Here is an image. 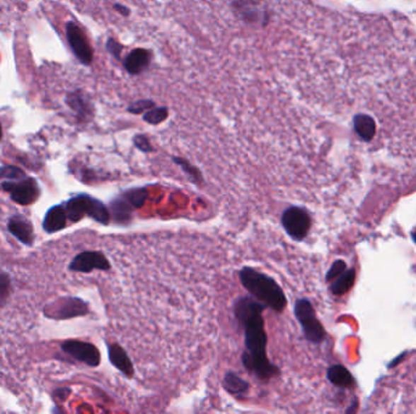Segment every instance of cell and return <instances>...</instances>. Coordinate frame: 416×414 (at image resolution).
Masks as SVG:
<instances>
[{
  "label": "cell",
  "instance_id": "1",
  "mask_svg": "<svg viewBox=\"0 0 416 414\" xmlns=\"http://www.w3.org/2000/svg\"><path fill=\"white\" fill-rule=\"evenodd\" d=\"M267 305L255 298L243 297L235 302L234 314L245 333V353L241 361L248 372L258 379L268 380L280 376V369L267 355L268 337L263 312Z\"/></svg>",
  "mask_w": 416,
  "mask_h": 414
},
{
  "label": "cell",
  "instance_id": "2",
  "mask_svg": "<svg viewBox=\"0 0 416 414\" xmlns=\"http://www.w3.org/2000/svg\"><path fill=\"white\" fill-rule=\"evenodd\" d=\"M243 288L258 302H263L268 309L282 312L287 307V295L280 285L272 277L251 266H245L238 272Z\"/></svg>",
  "mask_w": 416,
  "mask_h": 414
},
{
  "label": "cell",
  "instance_id": "3",
  "mask_svg": "<svg viewBox=\"0 0 416 414\" xmlns=\"http://www.w3.org/2000/svg\"><path fill=\"white\" fill-rule=\"evenodd\" d=\"M65 211L71 223H79L86 215L101 225L110 224L111 221L109 208L89 194H77L69 199L65 203Z\"/></svg>",
  "mask_w": 416,
  "mask_h": 414
},
{
  "label": "cell",
  "instance_id": "4",
  "mask_svg": "<svg viewBox=\"0 0 416 414\" xmlns=\"http://www.w3.org/2000/svg\"><path fill=\"white\" fill-rule=\"evenodd\" d=\"M295 317L302 328V333L306 341L312 344H320L326 337V332L320 321L317 317L316 310L311 300L307 298H299L296 300L294 307Z\"/></svg>",
  "mask_w": 416,
  "mask_h": 414
},
{
  "label": "cell",
  "instance_id": "5",
  "mask_svg": "<svg viewBox=\"0 0 416 414\" xmlns=\"http://www.w3.org/2000/svg\"><path fill=\"white\" fill-rule=\"evenodd\" d=\"M282 225L294 241L301 242L307 237L312 226V219L306 208L292 206L282 213Z\"/></svg>",
  "mask_w": 416,
  "mask_h": 414
},
{
  "label": "cell",
  "instance_id": "6",
  "mask_svg": "<svg viewBox=\"0 0 416 414\" xmlns=\"http://www.w3.org/2000/svg\"><path fill=\"white\" fill-rule=\"evenodd\" d=\"M231 8L241 21L265 27L269 21V13L263 0H233Z\"/></svg>",
  "mask_w": 416,
  "mask_h": 414
},
{
  "label": "cell",
  "instance_id": "7",
  "mask_svg": "<svg viewBox=\"0 0 416 414\" xmlns=\"http://www.w3.org/2000/svg\"><path fill=\"white\" fill-rule=\"evenodd\" d=\"M0 187L10 194L13 202L20 206H28L40 197V186L33 177H25L16 182H4Z\"/></svg>",
  "mask_w": 416,
  "mask_h": 414
},
{
  "label": "cell",
  "instance_id": "8",
  "mask_svg": "<svg viewBox=\"0 0 416 414\" xmlns=\"http://www.w3.org/2000/svg\"><path fill=\"white\" fill-rule=\"evenodd\" d=\"M66 35L74 57H77L83 65L91 66L94 60V52L82 28L74 22H67Z\"/></svg>",
  "mask_w": 416,
  "mask_h": 414
},
{
  "label": "cell",
  "instance_id": "9",
  "mask_svg": "<svg viewBox=\"0 0 416 414\" xmlns=\"http://www.w3.org/2000/svg\"><path fill=\"white\" fill-rule=\"evenodd\" d=\"M87 302L79 298H62L49 304L44 309V314L55 319H74L88 314Z\"/></svg>",
  "mask_w": 416,
  "mask_h": 414
},
{
  "label": "cell",
  "instance_id": "10",
  "mask_svg": "<svg viewBox=\"0 0 416 414\" xmlns=\"http://www.w3.org/2000/svg\"><path fill=\"white\" fill-rule=\"evenodd\" d=\"M66 354L89 367H98L101 362L100 351L94 344L81 341H67L61 345Z\"/></svg>",
  "mask_w": 416,
  "mask_h": 414
},
{
  "label": "cell",
  "instance_id": "11",
  "mask_svg": "<svg viewBox=\"0 0 416 414\" xmlns=\"http://www.w3.org/2000/svg\"><path fill=\"white\" fill-rule=\"evenodd\" d=\"M69 268L71 271L83 272V273H88L93 270L109 271L111 264L100 252H83L77 256H74V260L69 264Z\"/></svg>",
  "mask_w": 416,
  "mask_h": 414
},
{
  "label": "cell",
  "instance_id": "12",
  "mask_svg": "<svg viewBox=\"0 0 416 414\" xmlns=\"http://www.w3.org/2000/svg\"><path fill=\"white\" fill-rule=\"evenodd\" d=\"M66 104L76 113L79 121L87 122L91 119L94 108L91 100L82 90H74L69 93L66 97Z\"/></svg>",
  "mask_w": 416,
  "mask_h": 414
},
{
  "label": "cell",
  "instance_id": "13",
  "mask_svg": "<svg viewBox=\"0 0 416 414\" xmlns=\"http://www.w3.org/2000/svg\"><path fill=\"white\" fill-rule=\"evenodd\" d=\"M8 230H9V232L13 235V237L18 238V241L23 243V244H26V246L33 244V241H35L33 226L25 216H13L8 223Z\"/></svg>",
  "mask_w": 416,
  "mask_h": 414
},
{
  "label": "cell",
  "instance_id": "14",
  "mask_svg": "<svg viewBox=\"0 0 416 414\" xmlns=\"http://www.w3.org/2000/svg\"><path fill=\"white\" fill-rule=\"evenodd\" d=\"M151 62V52L146 49H134L128 54L126 60L123 61V66L128 73L137 76L148 69Z\"/></svg>",
  "mask_w": 416,
  "mask_h": 414
},
{
  "label": "cell",
  "instance_id": "15",
  "mask_svg": "<svg viewBox=\"0 0 416 414\" xmlns=\"http://www.w3.org/2000/svg\"><path fill=\"white\" fill-rule=\"evenodd\" d=\"M109 211L113 223L117 225H128L132 221L135 209L122 194H120L110 203Z\"/></svg>",
  "mask_w": 416,
  "mask_h": 414
},
{
  "label": "cell",
  "instance_id": "16",
  "mask_svg": "<svg viewBox=\"0 0 416 414\" xmlns=\"http://www.w3.org/2000/svg\"><path fill=\"white\" fill-rule=\"evenodd\" d=\"M109 360L113 366L117 368L118 371L122 372L127 378H133L134 377V366L130 360L129 356L118 344H110L109 345Z\"/></svg>",
  "mask_w": 416,
  "mask_h": 414
},
{
  "label": "cell",
  "instance_id": "17",
  "mask_svg": "<svg viewBox=\"0 0 416 414\" xmlns=\"http://www.w3.org/2000/svg\"><path fill=\"white\" fill-rule=\"evenodd\" d=\"M67 214L64 206H54L50 208L43 220V229L47 233H55L65 227L67 224Z\"/></svg>",
  "mask_w": 416,
  "mask_h": 414
},
{
  "label": "cell",
  "instance_id": "18",
  "mask_svg": "<svg viewBox=\"0 0 416 414\" xmlns=\"http://www.w3.org/2000/svg\"><path fill=\"white\" fill-rule=\"evenodd\" d=\"M353 126L357 135L365 143L371 141L376 135V123L368 114H357L353 119Z\"/></svg>",
  "mask_w": 416,
  "mask_h": 414
},
{
  "label": "cell",
  "instance_id": "19",
  "mask_svg": "<svg viewBox=\"0 0 416 414\" xmlns=\"http://www.w3.org/2000/svg\"><path fill=\"white\" fill-rule=\"evenodd\" d=\"M328 379L331 384L341 389L352 388L354 385V379L349 371L342 365H333L328 369Z\"/></svg>",
  "mask_w": 416,
  "mask_h": 414
},
{
  "label": "cell",
  "instance_id": "20",
  "mask_svg": "<svg viewBox=\"0 0 416 414\" xmlns=\"http://www.w3.org/2000/svg\"><path fill=\"white\" fill-rule=\"evenodd\" d=\"M223 386L228 393L234 396H243L250 391V384L241 377H238L235 372L226 373L223 378Z\"/></svg>",
  "mask_w": 416,
  "mask_h": 414
},
{
  "label": "cell",
  "instance_id": "21",
  "mask_svg": "<svg viewBox=\"0 0 416 414\" xmlns=\"http://www.w3.org/2000/svg\"><path fill=\"white\" fill-rule=\"evenodd\" d=\"M353 280H354V271L352 268L351 270L347 268L341 276H338L336 280L331 282L330 290L335 295H342V294L349 290L352 285H353Z\"/></svg>",
  "mask_w": 416,
  "mask_h": 414
},
{
  "label": "cell",
  "instance_id": "22",
  "mask_svg": "<svg viewBox=\"0 0 416 414\" xmlns=\"http://www.w3.org/2000/svg\"><path fill=\"white\" fill-rule=\"evenodd\" d=\"M174 163L178 165L179 168L182 169L184 173L187 174V177L190 179L191 182H195L196 185H202L204 184V177L202 173L200 172L199 168H196L194 164H191L189 160L182 157H173L172 158Z\"/></svg>",
  "mask_w": 416,
  "mask_h": 414
},
{
  "label": "cell",
  "instance_id": "23",
  "mask_svg": "<svg viewBox=\"0 0 416 414\" xmlns=\"http://www.w3.org/2000/svg\"><path fill=\"white\" fill-rule=\"evenodd\" d=\"M122 196L132 204L134 209L143 207L149 197V191L146 187H134L129 190L123 191Z\"/></svg>",
  "mask_w": 416,
  "mask_h": 414
},
{
  "label": "cell",
  "instance_id": "24",
  "mask_svg": "<svg viewBox=\"0 0 416 414\" xmlns=\"http://www.w3.org/2000/svg\"><path fill=\"white\" fill-rule=\"evenodd\" d=\"M168 114V108L166 107V106H162V107H156V106H155V107L151 108V110H149V111L144 113L143 119L144 122H146L148 124H151V126H158L161 123L167 121Z\"/></svg>",
  "mask_w": 416,
  "mask_h": 414
},
{
  "label": "cell",
  "instance_id": "25",
  "mask_svg": "<svg viewBox=\"0 0 416 414\" xmlns=\"http://www.w3.org/2000/svg\"><path fill=\"white\" fill-rule=\"evenodd\" d=\"M26 175L23 173L22 169L15 165H4L0 168V179H5V180H21L25 179Z\"/></svg>",
  "mask_w": 416,
  "mask_h": 414
},
{
  "label": "cell",
  "instance_id": "26",
  "mask_svg": "<svg viewBox=\"0 0 416 414\" xmlns=\"http://www.w3.org/2000/svg\"><path fill=\"white\" fill-rule=\"evenodd\" d=\"M155 106H156V104L152 100H138V101H135L133 104H130L128 108H127V111L132 113V114H140V113L146 112V111L151 110Z\"/></svg>",
  "mask_w": 416,
  "mask_h": 414
},
{
  "label": "cell",
  "instance_id": "27",
  "mask_svg": "<svg viewBox=\"0 0 416 414\" xmlns=\"http://www.w3.org/2000/svg\"><path fill=\"white\" fill-rule=\"evenodd\" d=\"M11 293V280L6 273H0V305L6 302Z\"/></svg>",
  "mask_w": 416,
  "mask_h": 414
},
{
  "label": "cell",
  "instance_id": "28",
  "mask_svg": "<svg viewBox=\"0 0 416 414\" xmlns=\"http://www.w3.org/2000/svg\"><path fill=\"white\" fill-rule=\"evenodd\" d=\"M346 270L347 265L345 261H342V260H337V261H335V263L331 265V268H330L328 273H326V280L331 283V282L336 280L338 276H341L343 272L346 271Z\"/></svg>",
  "mask_w": 416,
  "mask_h": 414
},
{
  "label": "cell",
  "instance_id": "29",
  "mask_svg": "<svg viewBox=\"0 0 416 414\" xmlns=\"http://www.w3.org/2000/svg\"><path fill=\"white\" fill-rule=\"evenodd\" d=\"M133 143H134V146L138 150L144 152V153H149V152L154 151V146H152L151 141L149 140L146 135H135L134 138H133Z\"/></svg>",
  "mask_w": 416,
  "mask_h": 414
},
{
  "label": "cell",
  "instance_id": "30",
  "mask_svg": "<svg viewBox=\"0 0 416 414\" xmlns=\"http://www.w3.org/2000/svg\"><path fill=\"white\" fill-rule=\"evenodd\" d=\"M106 49H108V52H109L116 60L121 61L123 45L118 43L116 39H108V42H106Z\"/></svg>",
  "mask_w": 416,
  "mask_h": 414
},
{
  "label": "cell",
  "instance_id": "31",
  "mask_svg": "<svg viewBox=\"0 0 416 414\" xmlns=\"http://www.w3.org/2000/svg\"><path fill=\"white\" fill-rule=\"evenodd\" d=\"M113 9L116 10L118 13H121L122 16H129L130 15L129 8H127L125 5L115 4L113 5Z\"/></svg>",
  "mask_w": 416,
  "mask_h": 414
},
{
  "label": "cell",
  "instance_id": "32",
  "mask_svg": "<svg viewBox=\"0 0 416 414\" xmlns=\"http://www.w3.org/2000/svg\"><path fill=\"white\" fill-rule=\"evenodd\" d=\"M1 136H3V128H1V124H0V140H1Z\"/></svg>",
  "mask_w": 416,
  "mask_h": 414
}]
</instances>
